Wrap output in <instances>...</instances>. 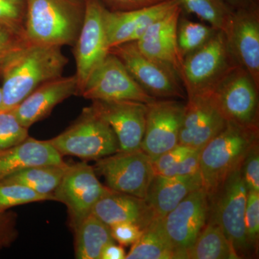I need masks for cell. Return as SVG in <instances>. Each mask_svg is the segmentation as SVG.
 <instances>
[{"label":"cell","mask_w":259,"mask_h":259,"mask_svg":"<svg viewBox=\"0 0 259 259\" xmlns=\"http://www.w3.org/2000/svg\"><path fill=\"white\" fill-rule=\"evenodd\" d=\"M69 59L61 48L28 41L5 64L3 110H12L42 83L63 76Z\"/></svg>","instance_id":"cell-1"},{"label":"cell","mask_w":259,"mask_h":259,"mask_svg":"<svg viewBox=\"0 0 259 259\" xmlns=\"http://www.w3.org/2000/svg\"><path fill=\"white\" fill-rule=\"evenodd\" d=\"M28 41L74 47L84 17V0H25Z\"/></svg>","instance_id":"cell-2"},{"label":"cell","mask_w":259,"mask_h":259,"mask_svg":"<svg viewBox=\"0 0 259 259\" xmlns=\"http://www.w3.org/2000/svg\"><path fill=\"white\" fill-rule=\"evenodd\" d=\"M258 142V125L227 121L224 128L199 151L202 187L207 197L239 168L252 146Z\"/></svg>","instance_id":"cell-3"},{"label":"cell","mask_w":259,"mask_h":259,"mask_svg":"<svg viewBox=\"0 0 259 259\" xmlns=\"http://www.w3.org/2000/svg\"><path fill=\"white\" fill-rule=\"evenodd\" d=\"M238 66L226 33L218 30L204 46L183 59L180 77L186 96L209 95Z\"/></svg>","instance_id":"cell-4"},{"label":"cell","mask_w":259,"mask_h":259,"mask_svg":"<svg viewBox=\"0 0 259 259\" xmlns=\"http://www.w3.org/2000/svg\"><path fill=\"white\" fill-rule=\"evenodd\" d=\"M49 142L61 156H74L85 160H97L118 152L115 133L92 105L64 132Z\"/></svg>","instance_id":"cell-5"},{"label":"cell","mask_w":259,"mask_h":259,"mask_svg":"<svg viewBox=\"0 0 259 259\" xmlns=\"http://www.w3.org/2000/svg\"><path fill=\"white\" fill-rule=\"evenodd\" d=\"M247 193L240 166L208 197V219L221 227L239 257L250 250L245 235Z\"/></svg>","instance_id":"cell-6"},{"label":"cell","mask_w":259,"mask_h":259,"mask_svg":"<svg viewBox=\"0 0 259 259\" xmlns=\"http://www.w3.org/2000/svg\"><path fill=\"white\" fill-rule=\"evenodd\" d=\"M109 52L120 59L135 81L150 96L156 99L187 98L175 70L141 52L136 42L116 46Z\"/></svg>","instance_id":"cell-7"},{"label":"cell","mask_w":259,"mask_h":259,"mask_svg":"<svg viewBox=\"0 0 259 259\" xmlns=\"http://www.w3.org/2000/svg\"><path fill=\"white\" fill-rule=\"evenodd\" d=\"M94 169L105 179L110 190L142 199L155 175L151 158L141 148L97 159Z\"/></svg>","instance_id":"cell-8"},{"label":"cell","mask_w":259,"mask_h":259,"mask_svg":"<svg viewBox=\"0 0 259 259\" xmlns=\"http://www.w3.org/2000/svg\"><path fill=\"white\" fill-rule=\"evenodd\" d=\"M258 90L249 73L237 66L209 94L227 121L258 125Z\"/></svg>","instance_id":"cell-9"},{"label":"cell","mask_w":259,"mask_h":259,"mask_svg":"<svg viewBox=\"0 0 259 259\" xmlns=\"http://www.w3.org/2000/svg\"><path fill=\"white\" fill-rule=\"evenodd\" d=\"M79 95L92 101L148 104L156 100L139 86L120 59L110 52L89 76Z\"/></svg>","instance_id":"cell-10"},{"label":"cell","mask_w":259,"mask_h":259,"mask_svg":"<svg viewBox=\"0 0 259 259\" xmlns=\"http://www.w3.org/2000/svg\"><path fill=\"white\" fill-rule=\"evenodd\" d=\"M110 190L97 179L94 167L83 161L69 164L53 195L67 207L70 225L74 230Z\"/></svg>","instance_id":"cell-11"},{"label":"cell","mask_w":259,"mask_h":259,"mask_svg":"<svg viewBox=\"0 0 259 259\" xmlns=\"http://www.w3.org/2000/svg\"><path fill=\"white\" fill-rule=\"evenodd\" d=\"M84 4L82 26L73 47L77 95L81 93L89 76L110 51L104 20L106 8L100 0H84Z\"/></svg>","instance_id":"cell-12"},{"label":"cell","mask_w":259,"mask_h":259,"mask_svg":"<svg viewBox=\"0 0 259 259\" xmlns=\"http://www.w3.org/2000/svg\"><path fill=\"white\" fill-rule=\"evenodd\" d=\"M209 214L208 197L203 187L191 192L162 218L163 229L176 253V259L187 258L205 226Z\"/></svg>","instance_id":"cell-13"},{"label":"cell","mask_w":259,"mask_h":259,"mask_svg":"<svg viewBox=\"0 0 259 259\" xmlns=\"http://www.w3.org/2000/svg\"><path fill=\"white\" fill-rule=\"evenodd\" d=\"M185 107L175 99H156L147 104L141 149L152 162L178 144Z\"/></svg>","instance_id":"cell-14"},{"label":"cell","mask_w":259,"mask_h":259,"mask_svg":"<svg viewBox=\"0 0 259 259\" xmlns=\"http://www.w3.org/2000/svg\"><path fill=\"white\" fill-rule=\"evenodd\" d=\"M92 106L115 133L119 151L141 149L147 104L135 101H93Z\"/></svg>","instance_id":"cell-15"},{"label":"cell","mask_w":259,"mask_h":259,"mask_svg":"<svg viewBox=\"0 0 259 259\" xmlns=\"http://www.w3.org/2000/svg\"><path fill=\"white\" fill-rule=\"evenodd\" d=\"M187 99L178 144L200 150L224 128L227 120L210 95Z\"/></svg>","instance_id":"cell-16"},{"label":"cell","mask_w":259,"mask_h":259,"mask_svg":"<svg viewBox=\"0 0 259 259\" xmlns=\"http://www.w3.org/2000/svg\"><path fill=\"white\" fill-rule=\"evenodd\" d=\"M226 35L237 62L259 87V5L235 10Z\"/></svg>","instance_id":"cell-17"},{"label":"cell","mask_w":259,"mask_h":259,"mask_svg":"<svg viewBox=\"0 0 259 259\" xmlns=\"http://www.w3.org/2000/svg\"><path fill=\"white\" fill-rule=\"evenodd\" d=\"M178 5L176 0H169L128 11H110L106 8L104 20L109 48L110 49L125 42L137 41L151 24Z\"/></svg>","instance_id":"cell-18"},{"label":"cell","mask_w":259,"mask_h":259,"mask_svg":"<svg viewBox=\"0 0 259 259\" xmlns=\"http://www.w3.org/2000/svg\"><path fill=\"white\" fill-rule=\"evenodd\" d=\"M77 93L75 75L59 76L42 83L13 110L19 122L29 129L50 115L61 102Z\"/></svg>","instance_id":"cell-19"},{"label":"cell","mask_w":259,"mask_h":259,"mask_svg":"<svg viewBox=\"0 0 259 259\" xmlns=\"http://www.w3.org/2000/svg\"><path fill=\"white\" fill-rule=\"evenodd\" d=\"M92 214L108 226L130 223L143 230L156 217L146 199L112 190L97 202Z\"/></svg>","instance_id":"cell-20"},{"label":"cell","mask_w":259,"mask_h":259,"mask_svg":"<svg viewBox=\"0 0 259 259\" xmlns=\"http://www.w3.org/2000/svg\"><path fill=\"white\" fill-rule=\"evenodd\" d=\"M49 141L30 136L16 146L0 151V180L30 167L64 163Z\"/></svg>","instance_id":"cell-21"},{"label":"cell","mask_w":259,"mask_h":259,"mask_svg":"<svg viewBox=\"0 0 259 259\" xmlns=\"http://www.w3.org/2000/svg\"><path fill=\"white\" fill-rule=\"evenodd\" d=\"M200 187H202L200 175L186 177L154 175L145 199L155 215L163 218L188 194Z\"/></svg>","instance_id":"cell-22"},{"label":"cell","mask_w":259,"mask_h":259,"mask_svg":"<svg viewBox=\"0 0 259 259\" xmlns=\"http://www.w3.org/2000/svg\"><path fill=\"white\" fill-rule=\"evenodd\" d=\"M136 44L141 52L171 66L180 76L183 61L177 49V24L175 22L169 19L158 20L146 30Z\"/></svg>","instance_id":"cell-23"},{"label":"cell","mask_w":259,"mask_h":259,"mask_svg":"<svg viewBox=\"0 0 259 259\" xmlns=\"http://www.w3.org/2000/svg\"><path fill=\"white\" fill-rule=\"evenodd\" d=\"M75 257L77 259H100L102 250L115 242L110 226L90 214L74 230Z\"/></svg>","instance_id":"cell-24"},{"label":"cell","mask_w":259,"mask_h":259,"mask_svg":"<svg viewBox=\"0 0 259 259\" xmlns=\"http://www.w3.org/2000/svg\"><path fill=\"white\" fill-rule=\"evenodd\" d=\"M176 253L163 229L162 218L156 217L134 243L125 259H174Z\"/></svg>","instance_id":"cell-25"},{"label":"cell","mask_w":259,"mask_h":259,"mask_svg":"<svg viewBox=\"0 0 259 259\" xmlns=\"http://www.w3.org/2000/svg\"><path fill=\"white\" fill-rule=\"evenodd\" d=\"M187 259L240 258L221 227L207 219L205 226L188 250Z\"/></svg>","instance_id":"cell-26"},{"label":"cell","mask_w":259,"mask_h":259,"mask_svg":"<svg viewBox=\"0 0 259 259\" xmlns=\"http://www.w3.org/2000/svg\"><path fill=\"white\" fill-rule=\"evenodd\" d=\"M69 164L40 165L25 168L2 181L25 186L44 195H53L60 184ZM54 196V195H53Z\"/></svg>","instance_id":"cell-27"},{"label":"cell","mask_w":259,"mask_h":259,"mask_svg":"<svg viewBox=\"0 0 259 259\" xmlns=\"http://www.w3.org/2000/svg\"><path fill=\"white\" fill-rule=\"evenodd\" d=\"M183 14L196 15L214 29L227 33L235 10L226 0H176Z\"/></svg>","instance_id":"cell-28"},{"label":"cell","mask_w":259,"mask_h":259,"mask_svg":"<svg viewBox=\"0 0 259 259\" xmlns=\"http://www.w3.org/2000/svg\"><path fill=\"white\" fill-rule=\"evenodd\" d=\"M217 31L208 24L191 20L182 13L177 23V45L182 61L204 46Z\"/></svg>","instance_id":"cell-29"},{"label":"cell","mask_w":259,"mask_h":259,"mask_svg":"<svg viewBox=\"0 0 259 259\" xmlns=\"http://www.w3.org/2000/svg\"><path fill=\"white\" fill-rule=\"evenodd\" d=\"M49 200H55V197L37 193L25 186L0 180V210H8L16 206Z\"/></svg>","instance_id":"cell-30"},{"label":"cell","mask_w":259,"mask_h":259,"mask_svg":"<svg viewBox=\"0 0 259 259\" xmlns=\"http://www.w3.org/2000/svg\"><path fill=\"white\" fill-rule=\"evenodd\" d=\"M28 137V128L19 122L13 109L0 111V151L16 146Z\"/></svg>","instance_id":"cell-31"},{"label":"cell","mask_w":259,"mask_h":259,"mask_svg":"<svg viewBox=\"0 0 259 259\" xmlns=\"http://www.w3.org/2000/svg\"><path fill=\"white\" fill-rule=\"evenodd\" d=\"M25 0H0V25L25 36Z\"/></svg>","instance_id":"cell-32"},{"label":"cell","mask_w":259,"mask_h":259,"mask_svg":"<svg viewBox=\"0 0 259 259\" xmlns=\"http://www.w3.org/2000/svg\"><path fill=\"white\" fill-rule=\"evenodd\" d=\"M245 235L250 249L256 246L259 235V192L248 191L245 212Z\"/></svg>","instance_id":"cell-33"},{"label":"cell","mask_w":259,"mask_h":259,"mask_svg":"<svg viewBox=\"0 0 259 259\" xmlns=\"http://www.w3.org/2000/svg\"><path fill=\"white\" fill-rule=\"evenodd\" d=\"M28 42L26 37L0 25V71L10 58Z\"/></svg>","instance_id":"cell-34"},{"label":"cell","mask_w":259,"mask_h":259,"mask_svg":"<svg viewBox=\"0 0 259 259\" xmlns=\"http://www.w3.org/2000/svg\"><path fill=\"white\" fill-rule=\"evenodd\" d=\"M242 177L247 190L259 192L258 142L252 146L241 166Z\"/></svg>","instance_id":"cell-35"},{"label":"cell","mask_w":259,"mask_h":259,"mask_svg":"<svg viewBox=\"0 0 259 259\" xmlns=\"http://www.w3.org/2000/svg\"><path fill=\"white\" fill-rule=\"evenodd\" d=\"M197 149L188 147L182 144H177L169 151L163 153L153 161V168L155 175H162L167 170L172 168L183 160L186 156Z\"/></svg>","instance_id":"cell-36"},{"label":"cell","mask_w":259,"mask_h":259,"mask_svg":"<svg viewBox=\"0 0 259 259\" xmlns=\"http://www.w3.org/2000/svg\"><path fill=\"white\" fill-rule=\"evenodd\" d=\"M18 235L16 213L10 209L0 210V253L11 246Z\"/></svg>","instance_id":"cell-37"},{"label":"cell","mask_w":259,"mask_h":259,"mask_svg":"<svg viewBox=\"0 0 259 259\" xmlns=\"http://www.w3.org/2000/svg\"><path fill=\"white\" fill-rule=\"evenodd\" d=\"M199 151L196 150L160 176L186 177L200 175Z\"/></svg>","instance_id":"cell-38"},{"label":"cell","mask_w":259,"mask_h":259,"mask_svg":"<svg viewBox=\"0 0 259 259\" xmlns=\"http://www.w3.org/2000/svg\"><path fill=\"white\" fill-rule=\"evenodd\" d=\"M110 228L112 238L122 246L134 244L144 233L142 228L130 223H116Z\"/></svg>","instance_id":"cell-39"},{"label":"cell","mask_w":259,"mask_h":259,"mask_svg":"<svg viewBox=\"0 0 259 259\" xmlns=\"http://www.w3.org/2000/svg\"><path fill=\"white\" fill-rule=\"evenodd\" d=\"M110 11H128L159 4L169 0H100Z\"/></svg>","instance_id":"cell-40"},{"label":"cell","mask_w":259,"mask_h":259,"mask_svg":"<svg viewBox=\"0 0 259 259\" xmlns=\"http://www.w3.org/2000/svg\"><path fill=\"white\" fill-rule=\"evenodd\" d=\"M125 251L122 245H116L115 242H112L104 247L100 259H125Z\"/></svg>","instance_id":"cell-41"},{"label":"cell","mask_w":259,"mask_h":259,"mask_svg":"<svg viewBox=\"0 0 259 259\" xmlns=\"http://www.w3.org/2000/svg\"><path fill=\"white\" fill-rule=\"evenodd\" d=\"M233 10L243 9L259 5V0H226Z\"/></svg>","instance_id":"cell-42"},{"label":"cell","mask_w":259,"mask_h":259,"mask_svg":"<svg viewBox=\"0 0 259 259\" xmlns=\"http://www.w3.org/2000/svg\"><path fill=\"white\" fill-rule=\"evenodd\" d=\"M3 109V91H2V88L0 87V111H2Z\"/></svg>","instance_id":"cell-43"}]
</instances>
